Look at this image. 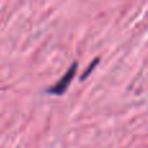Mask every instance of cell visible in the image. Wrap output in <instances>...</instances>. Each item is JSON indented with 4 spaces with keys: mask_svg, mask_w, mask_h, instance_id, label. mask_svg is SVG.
<instances>
[{
    "mask_svg": "<svg viewBox=\"0 0 148 148\" xmlns=\"http://www.w3.org/2000/svg\"><path fill=\"white\" fill-rule=\"evenodd\" d=\"M75 72H77V64H73L72 66H70V69L64 74V77H61V79H60L56 84H53L51 88L47 90V92L52 94V95H62L68 90L70 82L73 81L74 75H75Z\"/></svg>",
    "mask_w": 148,
    "mask_h": 148,
    "instance_id": "6da1fadb",
    "label": "cell"
}]
</instances>
